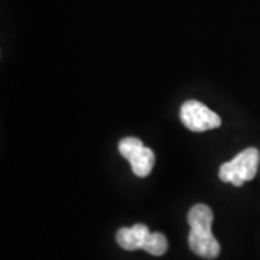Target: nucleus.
Here are the masks:
<instances>
[{
	"label": "nucleus",
	"mask_w": 260,
	"mask_h": 260,
	"mask_svg": "<svg viewBox=\"0 0 260 260\" xmlns=\"http://www.w3.org/2000/svg\"><path fill=\"white\" fill-rule=\"evenodd\" d=\"M150 234L145 224H135L133 227H123L116 234V240L124 250H138L142 249L145 240Z\"/></svg>",
	"instance_id": "39448f33"
},
{
	"label": "nucleus",
	"mask_w": 260,
	"mask_h": 260,
	"mask_svg": "<svg viewBox=\"0 0 260 260\" xmlns=\"http://www.w3.org/2000/svg\"><path fill=\"white\" fill-rule=\"evenodd\" d=\"M260 153L256 148H247L240 152L236 158L220 167L218 177L223 182L242 186L243 182L251 181L256 177Z\"/></svg>",
	"instance_id": "f257e3e1"
},
{
	"label": "nucleus",
	"mask_w": 260,
	"mask_h": 260,
	"mask_svg": "<svg viewBox=\"0 0 260 260\" xmlns=\"http://www.w3.org/2000/svg\"><path fill=\"white\" fill-rule=\"evenodd\" d=\"M142 250L148 251L153 256H162L168 250V240L162 233H150L145 240Z\"/></svg>",
	"instance_id": "0eeeda50"
},
{
	"label": "nucleus",
	"mask_w": 260,
	"mask_h": 260,
	"mask_svg": "<svg viewBox=\"0 0 260 260\" xmlns=\"http://www.w3.org/2000/svg\"><path fill=\"white\" fill-rule=\"evenodd\" d=\"M119 152L132 165V171L136 177H148L155 165V153L152 149L143 146L138 138H124L119 143Z\"/></svg>",
	"instance_id": "f03ea898"
},
{
	"label": "nucleus",
	"mask_w": 260,
	"mask_h": 260,
	"mask_svg": "<svg viewBox=\"0 0 260 260\" xmlns=\"http://www.w3.org/2000/svg\"><path fill=\"white\" fill-rule=\"evenodd\" d=\"M188 244L197 256L204 259H215L220 254V244L215 240L213 233L192 232L189 233Z\"/></svg>",
	"instance_id": "20e7f679"
},
{
	"label": "nucleus",
	"mask_w": 260,
	"mask_h": 260,
	"mask_svg": "<svg viewBox=\"0 0 260 260\" xmlns=\"http://www.w3.org/2000/svg\"><path fill=\"white\" fill-rule=\"evenodd\" d=\"M181 120L186 129L192 132H205L215 129L221 124V119L217 113L197 100H188L182 104Z\"/></svg>",
	"instance_id": "7ed1b4c3"
},
{
	"label": "nucleus",
	"mask_w": 260,
	"mask_h": 260,
	"mask_svg": "<svg viewBox=\"0 0 260 260\" xmlns=\"http://www.w3.org/2000/svg\"><path fill=\"white\" fill-rule=\"evenodd\" d=\"M214 214L211 208L205 204L194 205L188 213V224L192 232L211 233Z\"/></svg>",
	"instance_id": "423d86ee"
}]
</instances>
